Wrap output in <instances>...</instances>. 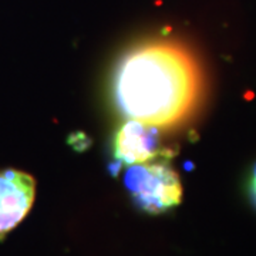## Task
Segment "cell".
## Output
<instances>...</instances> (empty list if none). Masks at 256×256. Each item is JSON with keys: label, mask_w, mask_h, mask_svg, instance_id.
Instances as JSON below:
<instances>
[{"label": "cell", "mask_w": 256, "mask_h": 256, "mask_svg": "<svg viewBox=\"0 0 256 256\" xmlns=\"http://www.w3.org/2000/svg\"><path fill=\"white\" fill-rule=\"evenodd\" d=\"M201 73L185 48L170 42H146L120 58L112 76V97L127 120L172 127L195 108Z\"/></svg>", "instance_id": "obj_1"}, {"label": "cell", "mask_w": 256, "mask_h": 256, "mask_svg": "<svg viewBox=\"0 0 256 256\" xmlns=\"http://www.w3.org/2000/svg\"><path fill=\"white\" fill-rule=\"evenodd\" d=\"M36 198V181L24 171L0 170V242L28 216Z\"/></svg>", "instance_id": "obj_4"}, {"label": "cell", "mask_w": 256, "mask_h": 256, "mask_svg": "<svg viewBox=\"0 0 256 256\" xmlns=\"http://www.w3.org/2000/svg\"><path fill=\"white\" fill-rule=\"evenodd\" d=\"M170 154L162 146L158 127L137 120H127L112 140V156L118 165L144 164Z\"/></svg>", "instance_id": "obj_3"}, {"label": "cell", "mask_w": 256, "mask_h": 256, "mask_svg": "<svg viewBox=\"0 0 256 256\" xmlns=\"http://www.w3.org/2000/svg\"><path fill=\"white\" fill-rule=\"evenodd\" d=\"M248 191H249V196L252 200V204L256 208V164L254 165V170H252L249 181H248Z\"/></svg>", "instance_id": "obj_5"}, {"label": "cell", "mask_w": 256, "mask_h": 256, "mask_svg": "<svg viewBox=\"0 0 256 256\" xmlns=\"http://www.w3.org/2000/svg\"><path fill=\"white\" fill-rule=\"evenodd\" d=\"M124 185L138 210L150 215L174 210L182 201L181 180L165 158L130 165Z\"/></svg>", "instance_id": "obj_2"}]
</instances>
